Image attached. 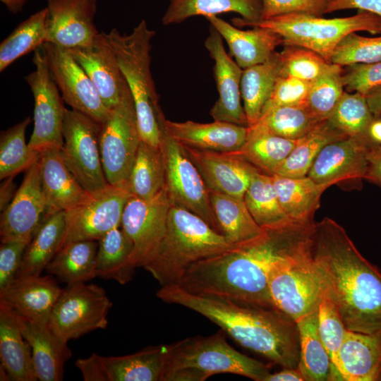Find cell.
Returning a JSON list of instances; mask_svg holds the SVG:
<instances>
[{
    "label": "cell",
    "instance_id": "15",
    "mask_svg": "<svg viewBox=\"0 0 381 381\" xmlns=\"http://www.w3.org/2000/svg\"><path fill=\"white\" fill-rule=\"evenodd\" d=\"M42 49L52 78L61 93L63 100L72 109L103 123L109 110L84 69L65 48L46 42Z\"/></svg>",
    "mask_w": 381,
    "mask_h": 381
},
{
    "label": "cell",
    "instance_id": "41",
    "mask_svg": "<svg viewBox=\"0 0 381 381\" xmlns=\"http://www.w3.org/2000/svg\"><path fill=\"white\" fill-rule=\"evenodd\" d=\"M348 137L327 120L318 128L299 139L274 174L293 178L307 176L315 158L325 146Z\"/></svg>",
    "mask_w": 381,
    "mask_h": 381
},
{
    "label": "cell",
    "instance_id": "61",
    "mask_svg": "<svg viewBox=\"0 0 381 381\" xmlns=\"http://www.w3.org/2000/svg\"><path fill=\"white\" fill-rule=\"evenodd\" d=\"M167 1H169L170 2V1H173V0H167Z\"/></svg>",
    "mask_w": 381,
    "mask_h": 381
},
{
    "label": "cell",
    "instance_id": "40",
    "mask_svg": "<svg viewBox=\"0 0 381 381\" xmlns=\"http://www.w3.org/2000/svg\"><path fill=\"white\" fill-rule=\"evenodd\" d=\"M244 202L255 222L265 229L294 223L280 205L272 175L257 170L245 193Z\"/></svg>",
    "mask_w": 381,
    "mask_h": 381
},
{
    "label": "cell",
    "instance_id": "10",
    "mask_svg": "<svg viewBox=\"0 0 381 381\" xmlns=\"http://www.w3.org/2000/svg\"><path fill=\"white\" fill-rule=\"evenodd\" d=\"M268 288L274 308L296 322L318 310L324 284L311 248L303 256L276 267Z\"/></svg>",
    "mask_w": 381,
    "mask_h": 381
},
{
    "label": "cell",
    "instance_id": "16",
    "mask_svg": "<svg viewBox=\"0 0 381 381\" xmlns=\"http://www.w3.org/2000/svg\"><path fill=\"white\" fill-rule=\"evenodd\" d=\"M375 143L370 138L348 137L325 146L315 158L308 176L329 188L359 189L365 180L368 152Z\"/></svg>",
    "mask_w": 381,
    "mask_h": 381
},
{
    "label": "cell",
    "instance_id": "26",
    "mask_svg": "<svg viewBox=\"0 0 381 381\" xmlns=\"http://www.w3.org/2000/svg\"><path fill=\"white\" fill-rule=\"evenodd\" d=\"M162 124L168 134L183 146L223 152H236L241 148L248 127L219 121L207 123L176 122L165 117Z\"/></svg>",
    "mask_w": 381,
    "mask_h": 381
},
{
    "label": "cell",
    "instance_id": "14",
    "mask_svg": "<svg viewBox=\"0 0 381 381\" xmlns=\"http://www.w3.org/2000/svg\"><path fill=\"white\" fill-rule=\"evenodd\" d=\"M171 202L166 186L150 199L131 196L121 218V227L133 244L132 262L143 267L157 250L164 236Z\"/></svg>",
    "mask_w": 381,
    "mask_h": 381
},
{
    "label": "cell",
    "instance_id": "60",
    "mask_svg": "<svg viewBox=\"0 0 381 381\" xmlns=\"http://www.w3.org/2000/svg\"><path fill=\"white\" fill-rule=\"evenodd\" d=\"M7 10L12 14L16 15L23 11L28 0H0Z\"/></svg>",
    "mask_w": 381,
    "mask_h": 381
},
{
    "label": "cell",
    "instance_id": "27",
    "mask_svg": "<svg viewBox=\"0 0 381 381\" xmlns=\"http://www.w3.org/2000/svg\"><path fill=\"white\" fill-rule=\"evenodd\" d=\"M205 18L225 40L231 56L243 69L267 61L276 48L284 44L283 38L270 29L253 27L243 30L216 16Z\"/></svg>",
    "mask_w": 381,
    "mask_h": 381
},
{
    "label": "cell",
    "instance_id": "19",
    "mask_svg": "<svg viewBox=\"0 0 381 381\" xmlns=\"http://www.w3.org/2000/svg\"><path fill=\"white\" fill-rule=\"evenodd\" d=\"M45 207L38 159L25 171L14 198L1 212V242L14 239L31 241L43 221Z\"/></svg>",
    "mask_w": 381,
    "mask_h": 381
},
{
    "label": "cell",
    "instance_id": "6",
    "mask_svg": "<svg viewBox=\"0 0 381 381\" xmlns=\"http://www.w3.org/2000/svg\"><path fill=\"white\" fill-rule=\"evenodd\" d=\"M231 21L236 27L270 29L283 38L284 44L311 49L329 63L336 46L348 34L357 31L381 33V17L363 11L344 18H324L306 13H289L254 22L241 18H234Z\"/></svg>",
    "mask_w": 381,
    "mask_h": 381
},
{
    "label": "cell",
    "instance_id": "47",
    "mask_svg": "<svg viewBox=\"0 0 381 381\" xmlns=\"http://www.w3.org/2000/svg\"><path fill=\"white\" fill-rule=\"evenodd\" d=\"M279 52L280 76L313 81L331 64L315 52L294 44H284Z\"/></svg>",
    "mask_w": 381,
    "mask_h": 381
},
{
    "label": "cell",
    "instance_id": "42",
    "mask_svg": "<svg viewBox=\"0 0 381 381\" xmlns=\"http://www.w3.org/2000/svg\"><path fill=\"white\" fill-rule=\"evenodd\" d=\"M47 8L19 23L0 44V72L47 42Z\"/></svg>",
    "mask_w": 381,
    "mask_h": 381
},
{
    "label": "cell",
    "instance_id": "37",
    "mask_svg": "<svg viewBox=\"0 0 381 381\" xmlns=\"http://www.w3.org/2000/svg\"><path fill=\"white\" fill-rule=\"evenodd\" d=\"M279 52L267 61L243 69L241 92L248 126L260 119L280 75Z\"/></svg>",
    "mask_w": 381,
    "mask_h": 381
},
{
    "label": "cell",
    "instance_id": "2",
    "mask_svg": "<svg viewBox=\"0 0 381 381\" xmlns=\"http://www.w3.org/2000/svg\"><path fill=\"white\" fill-rule=\"evenodd\" d=\"M162 301L190 309L218 325L242 346L283 368L299 362L297 323L276 308L255 307L190 293L178 285L161 286Z\"/></svg>",
    "mask_w": 381,
    "mask_h": 381
},
{
    "label": "cell",
    "instance_id": "18",
    "mask_svg": "<svg viewBox=\"0 0 381 381\" xmlns=\"http://www.w3.org/2000/svg\"><path fill=\"white\" fill-rule=\"evenodd\" d=\"M47 42L69 49L90 45L99 33L97 0H46Z\"/></svg>",
    "mask_w": 381,
    "mask_h": 381
},
{
    "label": "cell",
    "instance_id": "54",
    "mask_svg": "<svg viewBox=\"0 0 381 381\" xmlns=\"http://www.w3.org/2000/svg\"><path fill=\"white\" fill-rule=\"evenodd\" d=\"M355 8L381 17V0H330L327 13Z\"/></svg>",
    "mask_w": 381,
    "mask_h": 381
},
{
    "label": "cell",
    "instance_id": "23",
    "mask_svg": "<svg viewBox=\"0 0 381 381\" xmlns=\"http://www.w3.org/2000/svg\"><path fill=\"white\" fill-rule=\"evenodd\" d=\"M62 289L49 276H21L0 289V304L40 323L49 324Z\"/></svg>",
    "mask_w": 381,
    "mask_h": 381
},
{
    "label": "cell",
    "instance_id": "39",
    "mask_svg": "<svg viewBox=\"0 0 381 381\" xmlns=\"http://www.w3.org/2000/svg\"><path fill=\"white\" fill-rule=\"evenodd\" d=\"M165 186V165L160 147L142 140L125 186L131 196L150 199Z\"/></svg>",
    "mask_w": 381,
    "mask_h": 381
},
{
    "label": "cell",
    "instance_id": "5",
    "mask_svg": "<svg viewBox=\"0 0 381 381\" xmlns=\"http://www.w3.org/2000/svg\"><path fill=\"white\" fill-rule=\"evenodd\" d=\"M219 373L264 381L270 371L267 365L230 346L222 329L210 336L189 337L165 345L162 381H203Z\"/></svg>",
    "mask_w": 381,
    "mask_h": 381
},
{
    "label": "cell",
    "instance_id": "3",
    "mask_svg": "<svg viewBox=\"0 0 381 381\" xmlns=\"http://www.w3.org/2000/svg\"><path fill=\"white\" fill-rule=\"evenodd\" d=\"M236 248L200 217L171 205L164 236L143 268L161 286L177 285L195 263Z\"/></svg>",
    "mask_w": 381,
    "mask_h": 381
},
{
    "label": "cell",
    "instance_id": "36",
    "mask_svg": "<svg viewBox=\"0 0 381 381\" xmlns=\"http://www.w3.org/2000/svg\"><path fill=\"white\" fill-rule=\"evenodd\" d=\"M97 277L120 284L129 282L135 267L132 262L133 244L121 226L108 231L97 241Z\"/></svg>",
    "mask_w": 381,
    "mask_h": 381
},
{
    "label": "cell",
    "instance_id": "28",
    "mask_svg": "<svg viewBox=\"0 0 381 381\" xmlns=\"http://www.w3.org/2000/svg\"><path fill=\"white\" fill-rule=\"evenodd\" d=\"M335 368L340 380L381 381V332L347 329Z\"/></svg>",
    "mask_w": 381,
    "mask_h": 381
},
{
    "label": "cell",
    "instance_id": "30",
    "mask_svg": "<svg viewBox=\"0 0 381 381\" xmlns=\"http://www.w3.org/2000/svg\"><path fill=\"white\" fill-rule=\"evenodd\" d=\"M0 360L11 380H38L30 346L11 313L1 304Z\"/></svg>",
    "mask_w": 381,
    "mask_h": 381
},
{
    "label": "cell",
    "instance_id": "58",
    "mask_svg": "<svg viewBox=\"0 0 381 381\" xmlns=\"http://www.w3.org/2000/svg\"><path fill=\"white\" fill-rule=\"evenodd\" d=\"M365 98L375 119L380 118L381 116V86L368 93Z\"/></svg>",
    "mask_w": 381,
    "mask_h": 381
},
{
    "label": "cell",
    "instance_id": "29",
    "mask_svg": "<svg viewBox=\"0 0 381 381\" xmlns=\"http://www.w3.org/2000/svg\"><path fill=\"white\" fill-rule=\"evenodd\" d=\"M212 207L220 232L236 247H243L264 237L262 228L250 213L243 199L210 190Z\"/></svg>",
    "mask_w": 381,
    "mask_h": 381
},
{
    "label": "cell",
    "instance_id": "4",
    "mask_svg": "<svg viewBox=\"0 0 381 381\" xmlns=\"http://www.w3.org/2000/svg\"><path fill=\"white\" fill-rule=\"evenodd\" d=\"M155 34L143 19L129 34H121L113 28L106 36L132 94L141 139L159 147L161 121L164 115L151 72L152 40Z\"/></svg>",
    "mask_w": 381,
    "mask_h": 381
},
{
    "label": "cell",
    "instance_id": "17",
    "mask_svg": "<svg viewBox=\"0 0 381 381\" xmlns=\"http://www.w3.org/2000/svg\"><path fill=\"white\" fill-rule=\"evenodd\" d=\"M164 361L165 345H157L121 356L93 353L75 365L85 381H162Z\"/></svg>",
    "mask_w": 381,
    "mask_h": 381
},
{
    "label": "cell",
    "instance_id": "53",
    "mask_svg": "<svg viewBox=\"0 0 381 381\" xmlns=\"http://www.w3.org/2000/svg\"><path fill=\"white\" fill-rule=\"evenodd\" d=\"M30 241L26 239H14L1 242L0 289L16 277L25 250Z\"/></svg>",
    "mask_w": 381,
    "mask_h": 381
},
{
    "label": "cell",
    "instance_id": "24",
    "mask_svg": "<svg viewBox=\"0 0 381 381\" xmlns=\"http://www.w3.org/2000/svg\"><path fill=\"white\" fill-rule=\"evenodd\" d=\"M6 308L30 346L37 380H62L64 365L72 356L68 341L56 335L49 324L35 322Z\"/></svg>",
    "mask_w": 381,
    "mask_h": 381
},
{
    "label": "cell",
    "instance_id": "25",
    "mask_svg": "<svg viewBox=\"0 0 381 381\" xmlns=\"http://www.w3.org/2000/svg\"><path fill=\"white\" fill-rule=\"evenodd\" d=\"M39 164L46 205L44 219L73 208L90 195L66 166L60 149L42 152Z\"/></svg>",
    "mask_w": 381,
    "mask_h": 381
},
{
    "label": "cell",
    "instance_id": "57",
    "mask_svg": "<svg viewBox=\"0 0 381 381\" xmlns=\"http://www.w3.org/2000/svg\"><path fill=\"white\" fill-rule=\"evenodd\" d=\"M304 377L300 370L296 368H284L283 370L274 373H270L264 381H303Z\"/></svg>",
    "mask_w": 381,
    "mask_h": 381
},
{
    "label": "cell",
    "instance_id": "11",
    "mask_svg": "<svg viewBox=\"0 0 381 381\" xmlns=\"http://www.w3.org/2000/svg\"><path fill=\"white\" fill-rule=\"evenodd\" d=\"M164 118L161 121L160 149L165 165V186L171 205L197 214L221 234L212 207L210 190L183 147L165 131L162 124Z\"/></svg>",
    "mask_w": 381,
    "mask_h": 381
},
{
    "label": "cell",
    "instance_id": "52",
    "mask_svg": "<svg viewBox=\"0 0 381 381\" xmlns=\"http://www.w3.org/2000/svg\"><path fill=\"white\" fill-rule=\"evenodd\" d=\"M261 20L289 13H301L316 16L327 13L330 0H262Z\"/></svg>",
    "mask_w": 381,
    "mask_h": 381
},
{
    "label": "cell",
    "instance_id": "55",
    "mask_svg": "<svg viewBox=\"0 0 381 381\" xmlns=\"http://www.w3.org/2000/svg\"><path fill=\"white\" fill-rule=\"evenodd\" d=\"M365 180L381 188V145L374 143L368 152Z\"/></svg>",
    "mask_w": 381,
    "mask_h": 381
},
{
    "label": "cell",
    "instance_id": "35",
    "mask_svg": "<svg viewBox=\"0 0 381 381\" xmlns=\"http://www.w3.org/2000/svg\"><path fill=\"white\" fill-rule=\"evenodd\" d=\"M299 333L298 368L305 381L337 380L318 331V309L296 322Z\"/></svg>",
    "mask_w": 381,
    "mask_h": 381
},
{
    "label": "cell",
    "instance_id": "7",
    "mask_svg": "<svg viewBox=\"0 0 381 381\" xmlns=\"http://www.w3.org/2000/svg\"><path fill=\"white\" fill-rule=\"evenodd\" d=\"M141 141L133 98L124 80L119 103L101 124V158L109 185L125 186Z\"/></svg>",
    "mask_w": 381,
    "mask_h": 381
},
{
    "label": "cell",
    "instance_id": "21",
    "mask_svg": "<svg viewBox=\"0 0 381 381\" xmlns=\"http://www.w3.org/2000/svg\"><path fill=\"white\" fill-rule=\"evenodd\" d=\"M183 147L210 190L244 200L251 179L259 169L234 152Z\"/></svg>",
    "mask_w": 381,
    "mask_h": 381
},
{
    "label": "cell",
    "instance_id": "12",
    "mask_svg": "<svg viewBox=\"0 0 381 381\" xmlns=\"http://www.w3.org/2000/svg\"><path fill=\"white\" fill-rule=\"evenodd\" d=\"M35 70L25 77L34 97V128L28 146L40 153L60 149L64 144L63 126L66 108L52 78L42 47L34 51Z\"/></svg>",
    "mask_w": 381,
    "mask_h": 381
},
{
    "label": "cell",
    "instance_id": "49",
    "mask_svg": "<svg viewBox=\"0 0 381 381\" xmlns=\"http://www.w3.org/2000/svg\"><path fill=\"white\" fill-rule=\"evenodd\" d=\"M381 61V37H367L351 32L333 51L331 63L340 66Z\"/></svg>",
    "mask_w": 381,
    "mask_h": 381
},
{
    "label": "cell",
    "instance_id": "9",
    "mask_svg": "<svg viewBox=\"0 0 381 381\" xmlns=\"http://www.w3.org/2000/svg\"><path fill=\"white\" fill-rule=\"evenodd\" d=\"M112 302L102 286L86 282L66 285L62 289L49 319L54 332L66 341L108 325Z\"/></svg>",
    "mask_w": 381,
    "mask_h": 381
},
{
    "label": "cell",
    "instance_id": "46",
    "mask_svg": "<svg viewBox=\"0 0 381 381\" xmlns=\"http://www.w3.org/2000/svg\"><path fill=\"white\" fill-rule=\"evenodd\" d=\"M343 68L331 64L312 85L303 104L320 121H327L344 93Z\"/></svg>",
    "mask_w": 381,
    "mask_h": 381
},
{
    "label": "cell",
    "instance_id": "20",
    "mask_svg": "<svg viewBox=\"0 0 381 381\" xmlns=\"http://www.w3.org/2000/svg\"><path fill=\"white\" fill-rule=\"evenodd\" d=\"M205 46L214 61V73L219 95L210 109L211 116L214 121L248 126L241 102L243 69L226 53L222 37L212 26Z\"/></svg>",
    "mask_w": 381,
    "mask_h": 381
},
{
    "label": "cell",
    "instance_id": "38",
    "mask_svg": "<svg viewBox=\"0 0 381 381\" xmlns=\"http://www.w3.org/2000/svg\"><path fill=\"white\" fill-rule=\"evenodd\" d=\"M96 241H80L63 246L45 271L66 285L87 282L97 277Z\"/></svg>",
    "mask_w": 381,
    "mask_h": 381
},
{
    "label": "cell",
    "instance_id": "44",
    "mask_svg": "<svg viewBox=\"0 0 381 381\" xmlns=\"http://www.w3.org/2000/svg\"><path fill=\"white\" fill-rule=\"evenodd\" d=\"M325 121L319 120L306 107L300 105L266 108L258 122L277 135L298 140Z\"/></svg>",
    "mask_w": 381,
    "mask_h": 381
},
{
    "label": "cell",
    "instance_id": "32",
    "mask_svg": "<svg viewBox=\"0 0 381 381\" xmlns=\"http://www.w3.org/2000/svg\"><path fill=\"white\" fill-rule=\"evenodd\" d=\"M280 205L294 222H312L320 207L326 186L315 183L308 175L293 178L272 174Z\"/></svg>",
    "mask_w": 381,
    "mask_h": 381
},
{
    "label": "cell",
    "instance_id": "45",
    "mask_svg": "<svg viewBox=\"0 0 381 381\" xmlns=\"http://www.w3.org/2000/svg\"><path fill=\"white\" fill-rule=\"evenodd\" d=\"M374 119L365 95L344 92L327 121L349 137L370 138L368 130Z\"/></svg>",
    "mask_w": 381,
    "mask_h": 381
},
{
    "label": "cell",
    "instance_id": "31",
    "mask_svg": "<svg viewBox=\"0 0 381 381\" xmlns=\"http://www.w3.org/2000/svg\"><path fill=\"white\" fill-rule=\"evenodd\" d=\"M298 140L277 135L257 122L247 127L243 145L238 150L231 152L240 155L260 171L272 175Z\"/></svg>",
    "mask_w": 381,
    "mask_h": 381
},
{
    "label": "cell",
    "instance_id": "8",
    "mask_svg": "<svg viewBox=\"0 0 381 381\" xmlns=\"http://www.w3.org/2000/svg\"><path fill=\"white\" fill-rule=\"evenodd\" d=\"M100 131L101 123L90 116L72 109H66L62 158L71 173L90 193L109 185L102 162Z\"/></svg>",
    "mask_w": 381,
    "mask_h": 381
},
{
    "label": "cell",
    "instance_id": "56",
    "mask_svg": "<svg viewBox=\"0 0 381 381\" xmlns=\"http://www.w3.org/2000/svg\"><path fill=\"white\" fill-rule=\"evenodd\" d=\"M15 176H10L3 180L0 188V210L3 212L11 202L17 191L13 181Z\"/></svg>",
    "mask_w": 381,
    "mask_h": 381
},
{
    "label": "cell",
    "instance_id": "22",
    "mask_svg": "<svg viewBox=\"0 0 381 381\" xmlns=\"http://www.w3.org/2000/svg\"><path fill=\"white\" fill-rule=\"evenodd\" d=\"M66 49L90 77L106 107H115L125 79L106 32H99L89 46Z\"/></svg>",
    "mask_w": 381,
    "mask_h": 381
},
{
    "label": "cell",
    "instance_id": "59",
    "mask_svg": "<svg viewBox=\"0 0 381 381\" xmlns=\"http://www.w3.org/2000/svg\"><path fill=\"white\" fill-rule=\"evenodd\" d=\"M368 135L370 138L376 144L381 145V119H375L371 123Z\"/></svg>",
    "mask_w": 381,
    "mask_h": 381
},
{
    "label": "cell",
    "instance_id": "33",
    "mask_svg": "<svg viewBox=\"0 0 381 381\" xmlns=\"http://www.w3.org/2000/svg\"><path fill=\"white\" fill-rule=\"evenodd\" d=\"M64 212L44 218L28 244L17 277L39 276L62 247Z\"/></svg>",
    "mask_w": 381,
    "mask_h": 381
},
{
    "label": "cell",
    "instance_id": "48",
    "mask_svg": "<svg viewBox=\"0 0 381 381\" xmlns=\"http://www.w3.org/2000/svg\"><path fill=\"white\" fill-rule=\"evenodd\" d=\"M347 329L336 306L324 289L318 306V331L337 380H340L335 368L337 355Z\"/></svg>",
    "mask_w": 381,
    "mask_h": 381
},
{
    "label": "cell",
    "instance_id": "50",
    "mask_svg": "<svg viewBox=\"0 0 381 381\" xmlns=\"http://www.w3.org/2000/svg\"><path fill=\"white\" fill-rule=\"evenodd\" d=\"M342 79L346 92L366 95L381 86V61L347 66L343 68Z\"/></svg>",
    "mask_w": 381,
    "mask_h": 381
},
{
    "label": "cell",
    "instance_id": "34",
    "mask_svg": "<svg viewBox=\"0 0 381 381\" xmlns=\"http://www.w3.org/2000/svg\"><path fill=\"white\" fill-rule=\"evenodd\" d=\"M262 0H173L162 17L163 25L181 23L189 18L234 12L250 22L261 20Z\"/></svg>",
    "mask_w": 381,
    "mask_h": 381
},
{
    "label": "cell",
    "instance_id": "1",
    "mask_svg": "<svg viewBox=\"0 0 381 381\" xmlns=\"http://www.w3.org/2000/svg\"><path fill=\"white\" fill-rule=\"evenodd\" d=\"M311 254L324 289L349 330L381 332V270L358 250L345 229L325 217L315 224Z\"/></svg>",
    "mask_w": 381,
    "mask_h": 381
},
{
    "label": "cell",
    "instance_id": "43",
    "mask_svg": "<svg viewBox=\"0 0 381 381\" xmlns=\"http://www.w3.org/2000/svg\"><path fill=\"white\" fill-rule=\"evenodd\" d=\"M30 121L28 116L1 132V180L26 171L40 159L41 153L32 150L25 142V131Z\"/></svg>",
    "mask_w": 381,
    "mask_h": 381
},
{
    "label": "cell",
    "instance_id": "51",
    "mask_svg": "<svg viewBox=\"0 0 381 381\" xmlns=\"http://www.w3.org/2000/svg\"><path fill=\"white\" fill-rule=\"evenodd\" d=\"M311 85L312 81L279 75L264 109L272 107L303 105Z\"/></svg>",
    "mask_w": 381,
    "mask_h": 381
},
{
    "label": "cell",
    "instance_id": "13",
    "mask_svg": "<svg viewBox=\"0 0 381 381\" xmlns=\"http://www.w3.org/2000/svg\"><path fill=\"white\" fill-rule=\"evenodd\" d=\"M131 196L125 186L109 185L65 211L62 247L75 241H98L112 229L121 226L123 212Z\"/></svg>",
    "mask_w": 381,
    "mask_h": 381
}]
</instances>
